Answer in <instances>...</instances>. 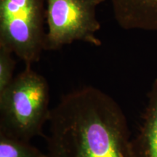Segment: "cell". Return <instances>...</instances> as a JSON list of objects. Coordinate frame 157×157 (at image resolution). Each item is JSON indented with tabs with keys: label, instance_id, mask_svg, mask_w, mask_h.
<instances>
[{
	"label": "cell",
	"instance_id": "7a4b0ae2",
	"mask_svg": "<svg viewBox=\"0 0 157 157\" xmlns=\"http://www.w3.org/2000/svg\"><path fill=\"white\" fill-rule=\"evenodd\" d=\"M49 103L46 78L25 66L0 93V132L25 141L43 136L51 112Z\"/></svg>",
	"mask_w": 157,
	"mask_h": 157
},
{
	"label": "cell",
	"instance_id": "3957f363",
	"mask_svg": "<svg viewBox=\"0 0 157 157\" xmlns=\"http://www.w3.org/2000/svg\"><path fill=\"white\" fill-rule=\"evenodd\" d=\"M46 0H0V48L31 66L44 51Z\"/></svg>",
	"mask_w": 157,
	"mask_h": 157
},
{
	"label": "cell",
	"instance_id": "5b68a950",
	"mask_svg": "<svg viewBox=\"0 0 157 157\" xmlns=\"http://www.w3.org/2000/svg\"><path fill=\"white\" fill-rule=\"evenodd\" d=\"M113 17L124 30L157 31V0H109Z\"/></svg>",
	"mask_w": 157,
	"mask_h": 157
},
{
	"label": "cell",
	"instance_id": "277c9868",
	"mask_svg": "<svg viewBox=\"0 0 157 157\" xmlns=\"http://www.w3.org/2000/svg\"><path fill=\"white\" fill-rule=\"evenodd\" d=\"M105 0H46L44 51L60 50L76 41L101 46L96 10Z\"/></svg>",
	"mask_w": 157,
	"mask_h": 157
},
{
	"label": "cell",
	"instance_id": "8992f818",
	"mask_svg": "<svg viewBox=\"0 0 157 157\" xmlns=\"http://www.w3.org/2000/svg\"><path fill=\"white\" fill-rule=\"evenodd\" d=\"M147 96L138 132L132 138L135 157H157V78Z\"/></svg>",
	"mask_w": 157,
	"mask_h": 157
},
{
	"label": "cell",
	"instance_id": "6da1fadb",
	"mask_svg": "<svg viewBox=\"0 0 157 157\" xmlns=\"http://www.w3.org/2000/svg\"><path fill=\"white\" fill-rule=\"evenodd\" d=\"M48 124V157H135L123 110L93 86L63 95Z\"/></svg>",
	"mask_w": 157,
	"mask_h": 157
},
{
	"label": "cell",
	"instance_id": "ba28073f",
	"mask_svg": "<svg viewBox=\"0 0 157 157\" xmlns=\"http://www.w3.org/2000/svg\"><path fill=\"white\" fill-rule=\"evenodd\" d=\"M15 61L13 52L6 48H0V93L3 92L13 80Z\"/></svg>",
	"mask_w": 157,
	"mask_h": 157
},
{
	"label": "cell",
	"instance_id": "52a82bcc",
	"mask_svg": "<svg viewBox=\"0 0 157 157\" xmlns=\"http://www.w3.org/2000/svg\"><path fill=\"white\" fill-rule=\"evenodd\" d=\"M0 157H48L31 145L30 141H25L12 137L0 132Z\"/></svg>",
	"mask_w": 157,
	"mask_h": 157
}]
</instances>
